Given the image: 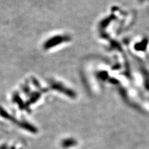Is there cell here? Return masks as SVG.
Here are the masks:
<instances>
[{
  "label": "cell",
  "mask_w": 149,
  "mask_h": 149,
  "mask_svg": "<svg viewBox=\"0 0 149 149\" xmlns=\"http://www.w3.org/2000/svg\"><path fill=\"white\" fill-rule=\"evenodd\" d=\"M77 143V142L75 140L73 139H64L62 142V146L63 148H69L72 146H74Z\"/></svg>",
  "instance_id": "obj_5"
},
{
  "label": "cell",
  "mask_w": 149,
  "mask_h": 149,
  "mask_svg": "<svg viewBox=\"0 0 149 149\" xmlns=\"http://www.w3.org/2000/svg\"><path fill=\"white\" fill-rule=\"evenodd\" d=\"M13 100L15 102H16V103L18 104L19 107L21 109H24V108H26L25 104H24V103H23V102L22 101V100L21 99V97H19V96L18 95H14Z\"/></svg>",
  "instance_id": "obj_7"
},
{
  "label": "cell",
  "mask_w": 149,
  "mask_h": 149,
  "mask_svg": "<svg viewBox=\"0 0 149 149\" xmlns=\"http://www.w3.org/2000/svg\"><path fill=\"white\" fill-rule=\"evenodd\" d=\"M40 93H34V94L31 96V97L29 99V100L28 101L26 102V104H25L26 108H27V107H29L32 104H33V103H34V102H37L40 98Z\"/></svg>",
  "instance_id": "obj_6"
},
{
  "label": "cell",
  "mask_w": 149,
  "mask_h": 149,
  "mask_svg": "<svg viewBox=\"0 0 149 149\" xmlns=\"http://www.w3.org/2000/svg\"><path fill=\"white\" fill-rule=\"evenodd\" d=\"M66 37L63 36H55L52 38L49 39L44 45V49L47 50L49 49L52 48L57 45L58 44H60L65 41Z\"/></svg>",
  "instance_id": "obj_1"
},
{
  "label": "cell",
  "mask_w": 149,
  "mask_h": 149,
  "mask_svg": "<svg viewBox=\"0 0 149 149\" xmlns=\"http://www.w3.org/2000/svg\"><path fill=\"white\" fill-rule=\"evenodd\" d=\"M0 149H8V147L6 144H3V145L0 146Z\"/></svg>",
  "instance_id": "obj_8"
},
{
  "label": "cell",
  "mask_w": 149,
  "mask_h": 149,
  "mask_svg": "<svg viewBox=\"0 0 149 149\" xmlns=\"http://www.w3.org/2000/svg\"><path fill=\"white\" fill-rule=\"evenodd\" d=\"M11 149H16L15 147H13L12 148H11Z\"/></svg>",
  "instance_id": "obj_9"
},
{
  "label": "cell",
  "mask_w": 149,
  "mask_h": 149,
  "mask_svg": "<svg viewBox=\"0 0 149 149\" xmlns=\"http://www.w3.org/2000/svg\"><path fill=\"white\" fill-rule=\"evenodd\" d=\"M17 125L22 129L27 130L32 133H37V129L31 124L26 122V121H18Z\"/></svg>",
  "instance_id": "obj_2"
},
{
  "label": "cell",
  "mask_w": 149,
  "mask_h": 149,
  "mask_svg": "<svg viewBox=\"0 0 149 149\" xmlns=\"http://www.w3.org/2000/svg\"><path fill=\"white\" fill-rule=\"evenodd\" d=\"M0 116H1V117H3V118H5L8 120H11V122H13L14 123H16L17 124L18 122V121L16 119V118H14L13 116H11L6 111L4 110L3 108H1V107H0Z\"/></svg>",
  "instance_id": "obj_4"
},
{
  "label": "cell",
  "mask_w": 149,
  "mask_h": 149,
  "mask_svg": "<svg viewBox=\"0 0 149 149\" xmlns=\"http://www.w3.org/2000/svg\"><path fill=\"white\" fill-rule=\"evenodd\" d=\"M52 88L54 90L55 89L56 90H58L60 92L65 93V94L70 97H74V96H75L74 95V93L73 91H72L70 90H68V89H66V88H64L62 85H60L59 83H54L52 85Z\"/></svg>",
  "instance_id": "obj_3"
}]
</instances>
